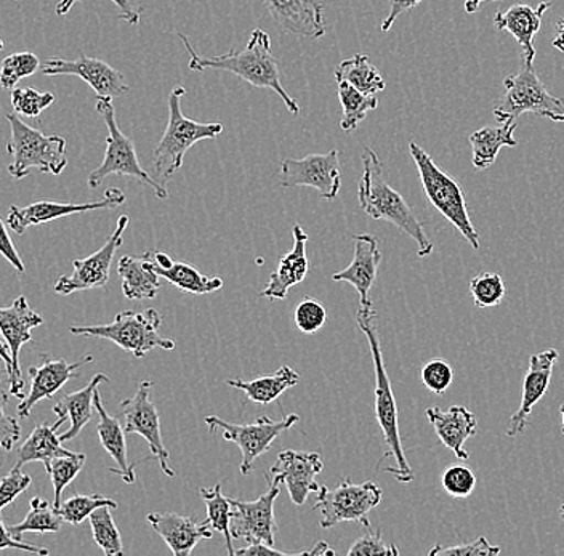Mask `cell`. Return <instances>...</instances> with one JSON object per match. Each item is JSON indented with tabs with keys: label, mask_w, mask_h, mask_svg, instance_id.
<instances>
[{
	"label": "cell",
	"mask_w": 564,
	"mask_h": 556,
	"mask_svg": "<svg viewBox=\"0 0 564 556\" xmlns=\"http://www.w3.org/2000/svg\"><path fill=\"white\" fill-rule=\"evenodd\" d=\"M178 37L189 55V72L203 73L206 69H217V72L235 74L253 87L276 91L289 112L294 116L300 115L297 101L282 87L278 62L271 52L270 34L264 33L263 30L252 31L245 51H231L220 56H200L194 51L192 42L185 34H178Z\"/></svg>",
	"instance_id": "6da1fadb"
},
{
	"label": "cell",
	"mask_w": 564,
	"mask_h": 556,
	"mask_svg": "<svg viewBox=\"0 0 564 556\" xmlns=\"http://www.w3.org/2000/svg\"><path fill=\"white\" fill-rule=\"evenodd\" d=\"M358 200L361 209L373 220H386L400 228L417 244L419 257L433 252V242L425 233L421 218L405 203L403 196L388 185L386 168L376 151L362 148V177L359 179Z\"/></svg>",
	"instance_id": "7a4b0ae2"
},
{
	"label": "cell",
	"mask_w": 564,
	"mask_h": 556,
	"mask_svg": "<svg viewBox=\"0 0 564 556\" xmlns=\"http://www.w3.org/2000/svg\"><path fill=\"white\" fill-rule=\"evenodd\" d=\"M359 329L365 334L372 355L373 374H376V417L379 422L380 430L386 439V454L382 459H394L397 466L386 468L387 473L393 475L400 483H411L415 475L409 466L408 459L401 443L400 424H398V406L394 400L393 389H391L390 378L383 362L382 347H380L379 332H377V313L373 306L359 308L358 318Z\"/></svg>",
	"instance_id": "3957f363"
},
{
	"label": "cell",
	"mask_w": 564,
	"mask_h": 556,
	"mask_svg": "<svg viewBox=\"0 0 564 556\" xmlns=\"http://www.w3.org/2000/svg\"><path fill=\"white\" fill-rule=\"evenodd\" d=\"M186 94L185 87H175L169 94V122L161 142L154 150V178L161 185L172 178L176 171L182 168L186 154L192 150L194 144L200 140L217 139L224 133V124L220 122H203L194 121V119L185 118L182 112L183 95Z\"/></svg>",
	"instance_id": "277c9868"
},
{
	"label": "cell",
	"mask_w": 564,
	"mask_h": 556,
	"mask_svg": "<svg viewBox=\"0 0 564 556\" xmlns=\"http://www.w3.org/2000/svg\"><path fill=\"white\" fill-rule=\"evenodd\" d=\"M409 153L417 167L426 199L438 210L441 216L457 228L458 233L467 239L468 244L475 251L479 249V235L471 224L460 183L453 175L444 172L417 143H409Z\"/></svg>",
	"instance_id": "5b68a950"
},
{
	"label": "cell",
	"mask_w": 564,
	"mask_h": 556,
	"mask_svg": "<svg viewBox=\"0 0 564 556\" xmlns=\"http://www.w3.org/2000/svg\"><path fill=\"white\" fill-rule=\"evenodd\" d=\"M10 124V142L7 151L12 164L7 167L13 178L21 179L37 168L42 174L59 175L68 165L66 140L59 135H44L37 129L24 124L17 115L7 112Z\"/></svg>",
	"instance_id": "8992f818"
},
{
	"label": "cell",
	"mask_w": 564,
	"mask_h": 556,
	"mask_svg": "<svg viewBox=\"0 0 564 556\" xmlns=\"http://www.w3.org/2000/svg\"><path fill=\"white\" fill-rule=\"evenodd\" d=\"M531 59L521 55L520 68L503 80L506 94L494 108L497 122L517 121L521 115L541 116L553 122H564V100L546 90Z\"/></svg>",
	"instance_id": "52a82bcc"
},
{
	"label": "cell",
	"mask_w": 564,
	"mask_h": 556,
	"mask_svg": "<svg viewBox=\"0 0 564 556\" xmlns=\"http://www.w3.org/2000/svg\"><path fill=\"white\" fill-rule=\"evenodd\" d=\"M162 316L158 309L148 308L144 312L119 313L115 321L98 324V326H70L69 332L74 336L95 337L115 341L119 348L135 358H143L150 351L175 350L176 344L172 339L159 336Z\"/></svg>",
	"instance_id": "ba28073f"
},
{
	"label": "cell",
	"mask_w": 564,
	"mask_h": 556,
	"mask_svg": "<svg viewBox=\"0 0 564 556\" xmlns=\"http://www.w3.org/2000/svg\"><path fill=\"white\" fill-rule=\"evenodd\" d=\"M95 107L108 129V139H106L104 162L88 175V186L95 189L109 175H122V177L127 175V177L140 179L144 185L151 186L159 199H167V188L161 185L156 178L151 177L150 172L141 167L139 157H137L135 143L119 129L111 98L97 97Z\"/></svg>",
	"instance_id": "9c48e42d"
},
{
	"label": "cell",
	"mask_w": 564,
	"mask_h": 556,
	"mask_svg": "<svg viewBox=\"0 0 564 556\" xmlns=\"http://www.w3.org/2000/svg\"><path fill=\"white\" fill-rule=\"evenodd\" d=\"M382 501V489L372 481L356 484L350 478H341L337 488L319 486L315 510H319V526L330 530L345 521H356L370 530L369 513Z\"/></svg>",
	"instance_id": "30bf717a"
},
{
	"label": "cell",
	"mask_w": 564,
	"mask_h": 556,
	"mask_svg": "<svg viewBox=\"0 0 564 556\" xmlns=\"http://www.w3.org/2000/svg\"><path fill=\"white\" fill-rule=\"evenodd\" d=\"M299 421L300 415L297 414L285 415L282 421H273V418L262 415L253 424H231L217 415H207L206 417L210 433L221 432L227 441L238 446L241 450L242 460L239 470L245 477L252 473L256 460L271 449V445L276 441L278 436L291 430L295 424H299Z\"/></svg>",
	"instance_id": "8fae6325"
},
{
	"label": "cell",
	"mask_w": 564,
	"mask_h": 556,
	"mask_svg": "<svg viewBox=\"0 0 564 556\" xmlns=\"http://www.w3.org/2000/svg\"><path fill=\"white\" fill-rule=\"evenodd\" d=\"M153 380H141L137 386L135 395L121 403V415L123 418V430L137 433L148 443L151 457L156 459L162 471L169 478H175V470L171 467V453L164 446L161 435V415L158 407L151 401Z\"/></svg>",
	"instance_id": "7c38bea8"
},
{
	"label": "cell",
	"mask_w": 564,
	"mask_h": 556,
	"mask_svg": "<svg viewBox=\"0 0 564 556\" xmlns=\"http://www.w3.org/2000/svg\"><path fill=\"white\" fill-rule=\"evenodd\" d=\"M341 167L338 150L326 154H310L302 160L281 162L280 186H310L317 189L321 198L334 200L340 192Z\"/></svg>",
	"instance_id": "4fadbf2b"
},
{
	"label": "cell",
	"mask_w": 564,
	"mask_h": 556,
	"mask_svg": "<svg viewBox=\"0 0 564 556\" xmlns=\"http://www.w3.org/2000/svg\"><path fill=\"white\" fill-rule=\"evenodd\" d=\"M281 483L270 480V489L257 501L231 502V536L242 538L246 544L274 545L278 524L274 519V502L280 498Z\"/></svg>",
	"instance_id": "5bb4252c"
},
{
	"label": "cell",
	"mask_w": 564,
	"mask_h": 556,
	"mask_svg": "<svg viewBox=\"0 0 564 556\" xmlns=\"http://www.w3.org/2000/svg\"><path fill=\"white\" fill-rule=\"evenodd\" d=\"M127 227H129V217H119L115 233L109 236L104 248L98 249L87 259L73 260V274L59 277L53 286V291L59 295H69L74 292L105 287L109 281L112 260L122 246Z\"/></svg>",
	"instance_id": "9a60e30c"
},
{
	"label": "cell",
	"mask_w": 564,
	"mask_h": 556,
	"mask_svg": "<svg viewBox=\"0 0 564 556\" xmlns=\"http://www.w3.org/2000/svg\"><path fill=\"white\" fill-rule=\"evenodd\" d=\"M126 203V195L122 189H106L104 198L95 203H52V200H39L26 207L10 206L7 225L15 235H23L28 228L35 225L51 224L62 217L74 216V214H86L91 210L116 209Z\"/></svg>",
	"instance_id": "2e32d148"
},
{
	"label": "cell",
	"mask_w": 564,
	"mask_h": 556,
	"mask_svg": "<svg viewBox=\"0 0 564 556\" xmlns=\"http://www.w3.org/2000/svg\"><path fill=\"white\" fill-rule=\"evenodd\" d=\"M44 318L31 308L26 297H18L9 308H0V334L9 347L13 359L12 372L7 375L9 379V393L18 400H24V380L21 375L20 351L23 345L33 341V329L41 326Z\"/></svg>",
	"instance_id": "e0dca14e"
},
{
	"label": "cell",
	"mask_w": 564,
	"mask_h": 556,
	"mask_svg": "<svg viewBox=\"0 0 564 556\" xmlns=\"http://www.w3.org/2000/svg\"><path fill=\"white\" fill-rule=\"evenodd\" d=\"M45 76H77L86 80L97 97L118 98L129 94L126 77L118 69L109 66L104 59L91 58L80 54L76 59L55 58L47 59L42 66Z\"/></svg>",
	"instance_id": "ac0fdd59"
},
{
	"label": "cell",
	"mask_w": 564,
	"mask_h": 556,
	"mask_svg": "<svg viewBox=\"0 0 564 556\" xmlns=\"http://www.w3.org/2000/svg\"><path fill=\"white\" fill-rule=\"evenodd\" d=\"M324 462L317 453L305 450H282L271 467V480L284 484L294 505L302 506L310 494L317 492V475L323 471Z\"/></svg>",
	"instance_id": "d6986e66"
},
{
	"label": "cell",
	"mask_w": 564,
	"mask_h": 556,
	"mask_svg": "<svg viewBox=\"0 0 564 556\" xmlns=\"http://www.w3.org/2000/svg\"><path fill=\"white\" fill-rule=\"evenodd\" d=\"M94 361L91 355L80 358L79 361L68 362L66 359H53L42 355V364L31 366L28 374L31 378L30 393L18 404V415L21 418L30 417L35 406L42 400H52L70 379L76 378L83 366Z\"/></svg>",
	"instance_id": "ffe728a7"
},
{
	"label": "cell",
	"mask_w": 564,
	"mask_h": 556,
	"mask_svg": "<svg viewBox=\"0 0 564 556\" xmlns=\"http://www.w3.org/2000/svg\"><path fill=\"white\" fill-rule=\"evenodd\" d=\"M560 353L555 348L541 351V353H534L529 358V368L527 375H524L520 407H518L517 413L511 415L509 430H507L509 438H517V436L523 435L527 432L535 404L549 392L553 368H555Z\"/></svg>",
	"instance_id": "44dd1931"
},
{
	"label": "cell",
	"mask_w": 564,
	"mask_h": 556,
	"mask_svg": "<svg viewBox=\"0 0 564 556\" xmlns=\"http://www.w3.org/2000/svg\"><path fill=\"white\" fill-rule=\"evenodd\" d=\"M263 6L282 33L302 39H321L326 34L319 0H263Z\"/></svg>",
	"instance_id": "7402d4cb"
},
{
	"label": "cell",
	"mask_w": 564,
	"mask_h": 556,
	"mask_svg": "<svg viewBox=\"0 0 564 556\" xmlns=\"http://www.w3.org/2000/svg\"><path fill=\"white\" fill-rule=\"evenodd\" d=\"M148 523L171 548L172 555L189 556L200 541L214 536L209 521H196L176 513H148Z\"/></svg>",
	"instance_id": "603a6c76"
},
{
	"label": "cell",
	"mask_w": 564,
	"mask_h": 556,
	"mask_svg": "<svg viewBox=\"0 0 564 556\" xmlns=\"http://www.w3.org/2000/svg\"><path fill=\"white\" fill-rule=\"evenodd\" d=\"M380 262H382V252H380L376 236L356 235L355 255H352L350 266L334 273L333 280L338 283L344 281V283L351 284L359 294L362 308H368V306H372L369 294L373 281H376Z\"/></svg>",
	"instance_id": "cb8c5ba5"
},
{
	"label": "cell",
	"mask_w": 564,
	"mask_h": 556,
	"mask_svg": "<svg viewBox=\"0 0 564 556\" xmlns=\"http://www.w3.org/2000/svg\"><path fill=\"white\" fill-rule=\"evenodd\" d=\"M292 235H294V248L282 257L276 271L271 273L267 287L260 292V297H267L270 301H285L289 291L305 281L310 270L308 257H306L308 235L299 224L294 225Z\"/></svg>",
	"instance_id": "d4e9b609"
},
{
	"label": "cell",
	"mask_w": 564,
	"mask_h": 556,
	"mask_svg": "<svg viewBox=\"0 0 564 556\" xmlns=\"http://www.w3.org/2000/svg\"><path fill=\"white\" fill-rule=\"evenodd\" d=\"M426 418L435 428L440 441L447 449L453 450L457 459H470V453L465 449V443L478 433V421H476L474 413H470L467 407L456 404L447 411L440 410V407H429Z\"/></svg>",
	"instance_id": "484cf974"
},
{
	"label": "cell",
	"mask_w": 564,
	"mask_h": 556,
	"mask_svg": "<svg viewBox=\"0 0 564 556\" xmlns=\"http://www.w3.org/2000/svg\"><path fill=\"white\" fill-rule=\"evenodd\" d=\"M550 6L552 3L542 2L539 3V7L532 9L527 3H517V6L503 10V12H497L494 17V26L517 39L521 51H523L521 55L534 62V37L541 31L542 17L550 9Z\"/></svg>",
	"instance_id": "4316f807"
},
{
	"label": "cell",
	"mask_w": 564,
	"mask_h": 556,
	"mask_svg": "<svg viewBox=\"0 0 564 556\" xmlns=\"http://www.w3.org/2000/svg\"><path fill=\"white\" fill-rule=\"evenodd\" d=\"M148 266L156 271L159 277H164L169 283L174 284L176 288L189 294H210V292L220 291L224 287L221 277H207L200 271L188 265V263L176 262L164 252H144Z\"/></svg>",
	"instance_id": "83f0119b"
},
{
	"label": "cell",
	"mask_w": 564,
	"mask_h": 556,
	"mask_svg": "<svg viewBox=\"0 0 564 556\" xmlns=\"http://www.w3.org/2000/svg\"><path fill=\"white\" fill-rule=\"evenodd\" d=\"M95 411L98 413V438L106 453L112 457L118 468H111V473L119 475L123 483H135V464H130L127 459L126 430L119 418L112 417L105 410L101 403L100 392H95L94 396Z\"/></svg>",
	"instance_id": "f1b7e54d"
},
{
	"label": "cell",
	"mask_w": 564,
	"mask_h": 556,
	"mask_svg": "<svg viewBox=\"0 0 564 556\" xmlns=\"http://www.w3.org/2000/svg\"><path fill=\"white\" fill-rule=\"evenodd\" d=\"M105 382H109L108 375L97 374L83 390H77V392L59 397V400L53 404V413L58 415V417L66 418L70 424L68 432L59 435L62 443L73 441V439L83 432V428L86 427L88 422L91 421L95 407V392H97L98 385Z\"/></svg>",
	"instance_id": "f546056e"
},
{
	"label": "cell",
	"mask_w": 564,
	"mask_h": 556,
	"mask_svg": "<svg viewBox=\"0 0 564 556\" xmlns=\"http://www.w3.org/2000/svg\"><path fill=\"white\" fill-rule=\"evenodd\" d=\"M299 372H295L291 366H282L278 371L271 372V374L259 375L257 379L228 380L227 385L245 392L247 400L252 401V403L267 406V404H271L273 401H276L278 397L284 395L288 390L299 385Z\"/></svg>",
	"instance_id": "4dcf8cb0"
},
{
	"label": "cell",
	"mask_w": 564,
	"mask_h": 556,
	"mask_svg": "<svg viewBox=\"0 0 564 556\" xmlns=\"http://www.w3.org/2000/svg\"><path fill=\"white\" fill-rule=\"evenodd\" d=\"M517 121L499 122V126H486L470 135L471 162L478 171L491 167L502 148L518 146L514 139Z\"/></svg>",
	"instance_id": "1f68e13d"
},
{
	"label": "cell",
	"mask_w": 564,
	"mask_h": 556,
	"mask_svg": "<svg viewBox=\"0 0 564 556\" xmlns=\"http://www.w3.org/2000/svg\"><path fill=\"white\" fill-rule=\"evenodd\" d=\"M118 273L122 280V294L127 301H148L158 295L161 277L148 266L143 255H126L119 260Z\"/></svg>",
	"instance_id": "d6a6232c"
},
{
	"label": "cell",
	"mask_w": 564,
	"mask_h": 556,
	"mask_svg": "<svg viewBox=\"0 0 564 556\" xmlns=\"http://www.w3.org/2000/svg\"><path fill=\"white\" fill-rule=\"evenodd\" d=\"M66 418L59 417L53 425H35L26 441L18 448L15 467L23 468L30 462H48L56 456L69 454L63 448L58 436V428L65 424Z\"/></svg>",
	"instance_id": "836d02e7"
},
{
	"label": "cell",
	"mask_w": 564,
	"mask_h": 556,
	"mask_svg": "<svg viewBox=\"0 0 564 556\" xmlns=\"http://www.w3.org/2000/svg\"><path fill=\"white\" fill-rule=\"evenodd\" d=\"M335 80H345L365 95H377L387 87L382 74L365 54H356L344 59L335 69Z\"/></svg>",
	"instance_id": "e575fe53"
},
{
	"label": "cell",
	"mask_w": 564,
	"mask_h": 556,
	"mask_svg": "<svg viewBox=\"0 0 564 556\" xmlns=\"http://www.w3.org/2000/svg\"><path fill=\"white\" fill-rule=\"evenodd\" d=\"M338 101L344 109L340 127L345 133L355 132L359 124L365 121L368 112L379 107L376 95H365L356 90L345 80H337Z\"/></svg>",
	"instance_id": "d590c367"
},
{
	"label": "cell",
	"mask_w": 564,
	"mask_h": 556,
	"mask_svg": "<svg viewBox=\"0 0 564 556\" xmlns=\"http://www.w3.org/2000/svg\"><path fill=\"white\" fill-rule=\"evenodd\" d=\"M63 523H65V520L59 515V510L55 505L44 501V499L34 498L31 501L30 513L24 516L21 523L9 526V531L13 537L21 541L23 534L26 533H58L62 530Z\"/></svg>",
	"instance_id": "8d00e7d4"
},
{
	"label": "cell",
	"mask_w": 564,
	"mask_h": 556,
	"mask_svg": "<svg viewBox=\"0 0 564 556\" xmlns=\"http://www.w3.org/2000/svg\"><path fill=\"white\" fill-rule=\"evenodd\" d=\"M200 499L206 502L207 506V521L212 530L218 531L224 534L225 542H227V550L229 556H235V548H232L231 536V502L228 498L221 494V483L212 486V488L199 489Z\"/></svg>",
	"instance_id": "74e56055"
},
{
	"label": "cell",
	"mask_w": 564,
	"mask_h": 556,
	"mask_svg": "<svg viewBox=\"0 0 564 556\" xmlns=\"http://www.w3.org/2000/svg\"><path fill=\"white\" fill-rule=\"evenodd\" d=\"M86 454L73 453V450H70L69 454L53 457V459L44 464L45 470H47L48 477H51L52 480L53 492H55V502H53V505H55L56 509L62 505L63 491L76 480L77 475H79L84 466H86Z\"/></svg>",
	"instance_id": "f35d334b"
},
{
	"label": "cell",
	"mask_w": 564,
	"mask_h": 556,
	"mask_svg": "<svg viewBox=\"0 0 564 556\" xmlns=\"http://www.w3.org/2000/svg\"><path fill=\"white\" fill-rule=\"evenodd\" d=\"M112 506H100L90 515L91 534L95 544L104 550L106 556H118L123 554L122 537L116 521L112 519Z\"/></svg>",
	"instance_id": "ab89813d"
},
{
	"label": "cell",
	"mask_w": 564,
	"mask_h": 556,
	"mask_svg": "<svg viewBox=\"0 0 564 556\" xmlns=\"http://www.w3.org/2000/svg\"><path fill=\"white\" fill-rule=\"evenodd\" d=\"M41 68V59L33 52H18L3 59L0 65V87L13 90L21 79L33 76Z\"/></svg>",
	"instance_id": "60d3db41"
},
{
	"label": "cell",
	"mask_w": 564,
	"mask_h": 556,
	"mask_svg": "<svg viewBox=\"0 0 564 556\" xmlns=\"http://www.w3.org/2000/svg\"><path fill=\"white\" fill-rule=\"evenodd\" d=\"M105 505L112 506V509H118V503L112 501V499L105 498V495L77 494L68 499V501L62 502V505L58 506V510L59 515L63 516V520H65L66 523L74 524V526H79L80 523H84V521L90 519V515L95 512V510Z\"/></svg>",
	"instance_id": "b9f144b4"
},
{
	"label": "cell",
	"mask_w": 564,
	"mask_h": 556,
	"mask_svg": "<svg viewBox=\"0 0 564 556\" xmlns=\"http://www.w3.org/2000/svg\"><path fill=\"white\" fill-rule=\"evenodd\" d=\"M506 292V283L497 273H479L470 281V294L478 308H492L502 304Z\"/></svg>",
	"instance_id": "7bdbcfd3"
},
{
	"label": "cell",
	"mask_w": 564,
	"mask_h": 556,
	"mask_svg": "<svg viewBox=\"0 0 564 556\" xmlns=\"http://www.w3.org/2000/svg\"><path fill=\"white\" fill-rule=\"evenodd\" d=\"M12 107L17 115L24 118H39L45 109L51 108L55 103V95L51 91H37L26 87V89H13L10 95Z\"/></svg>",
	"instance_id": "ee69618b"
},
{
	"label": "cell",
	"mask_w": 564,
	"mask_h": 556,
	"mask_svg": "<svg viewBox=\"0 0 564 556\" xmlns=\"http://www.w3.org/2000/svg\"><path fill=\"white\" fill-rule=\"evenodd\" d=\"M441 484L451 498L465 499L475 491L476 475L470 467L456 464V466H449L444 470Z\"/></svg>",
	"instance_id": "f6af8a7d"
},
{
	"label": "cell",
	"mask_w": 564,
	"mask_h": 556,
	"mask_svg": "<svg viewBox=\"0 0 564 556\" xmlns=\"http://www.w3.org/2000/svg\"><path fill=\"white\" fill-rule=\"evenodd\" d=\"M421 378L423 385L435 393V395H444L453 385L454 369L446 359L435 358L425 362L422 368Z\"/></svg>",
	"instance_id": "bcb514c9"
},
{
	"label": "cell",
	"mask_w": 564,
	"mask_h": 556,
	"mask_svg": "<svg viewBox=\"0 0 564 556\" xmlns=\"http://www.w3.org/2000/svg\"><path fill=\"white\" fill-rule=\"evenodd\" d=\"M326 321V306L316 301V298L303 297V301L295 308V324H297L299 330L302 334L312 336V334L323 329Z\"/></svg>",
	"instance_id": "7dc6e473"
},
{
	"label": "cell",
	"mask_w": 564,
	"mask_h": 556,
	"mask_svg": "<svg viewBox=\"0 0 564 556\" xmlns=\"http://www.w3.org/2000/svg\"><path fill=\"white\" fill-rule=\"evenodd\" d=\"M6 375L0 371V448L12 450L17 441H20L21 427L15 417L6 413L7 403H9V392L3 389Z\"/></svg>",
	"instance_id": "c3c4849f"
},
{
	"label": "cell",
	"mask_w": 564,
	"mask_h": 556,
	"mask_svg": "<svg viewBox=\"0 0 564 556\" xmlns=\"http://www.w3.org/2000/svg\"><path fill=\"white\" fill-rule=\"evenodd\" d=\"M33 478L23 473L20 467H13L6 477L0 480V512L13 502L30 488Z\"/></svg>",
	"instance_id": "681fc988"
},
{
	"label": "cell",
	"mask_w": 564,
	"mask_h": 556,
	"mask_svg": "<svg viewBox=\"0 0 564 556\" xmlns=\"http://www.w3.org/2000/svg\"><path fill=\"white\" fill-rule=\"evenodd\" d=\"M350 556H369V555H400L394 545L387 544L382 538L380 531H373L372 527L351 545L348 550Z\"/></svg>",
	"instance_id": "f907efd6"
},
{
	"label": "cell",
	"mask_w": 564,
	"mask_h": 556,
	"mask_svg": "<svg viewBox=\"0 0 564 556\" xmlns=\"http://www.w3.org/2000/svg\"><path fill=\"white\" fill-rule=\"evenodd\" d=\"M500 547L492 545L486 537H478L468 544L453 545V547H441L436 545L430 550V556L447 555V556H497L500 555Z\"/></svg>",
	"instance_id": "816d5d0a"
},
{
	"label": "cell",
	"mask_w": 564,
	"mask_h": 556,
	"mask_svg": "<svg viewBox=\"0 0 564 556\" xmlns=\"http://www.w3.org/2000/svg\"><path fill=\"white\" fill-rule=\"evenodd\" d=\"M79 2H86V0H59L55 9L56 15H68L70 9ZM109 2L115 3V6L121 10L119 19H122L126 23L132 24V26H139L141 10H137L135 7L130 3V0H109Z\"/></svg>",
	"instance_id": "f5cc1de1"
},
{
	"label": "cell",
	"mask_w": 564,
	"mask_h": 556,
	"mask_svg": "<svg viewBox=\"0 0 564 556\" xmlns=\"http://www.w3.org/2000/svg\"><path fill=\"white\" fill-rule=\"evenodd\" d=\"M0 255H2L18 273H24V270H26L24 269L23 259H21L20 253H18L2 218H0Z\"/></svg>",
	"instance_id": "db71d44e"
},
{
	"label": "cell",
	"mask_w": 564,
	"mask_h": 556,
	"mask_svg": "<svg viewBox=\"0 0 564 556\" xmlns=\"http://www.w3.org/2000/svg\"><path fill=\"white\" fill-rule=\"evenodd\" d=\"M7 548H15V550L41 556L51 554L47 548L34 547V545L24 544L20 538L13 537L0 516V552L7 550Z\"/></svg>",
	"instance_id": "11a10c76"
},
{
	"label": "cell",
	"mask_w": 564,
	"mask_h": 556,
	"mask_svg": "<svg viewBox=\"0 0 564 556\" xmlns=\"http://www.w3.org/2000/svg\"><path fill=\"white\" fill-rule=\"evenodd\" d=\"M308 556V550L302 552H284L280 550V548L274 547V545L268 544H247L245 548H238L235 552V556Z\"/></svg>",
	"instance_id": "9f6ffc18"
},
{
	"label": "cell",
	"mask_w": 564,
	"mask_h": 556,
	"mask_svg": "<svg viewBox=\"0 0 564 556\" xmlns=\"http://www.w3.org/2000/svg\"><path fill=\"white\" fill-rule=\"evenodd\" d=\"M422 2L423 0H390V12H388L387 19L383 20L382 33H388L391 26H393L394 21L400 19L403 13L409 12V10L415 9Z\"/></svg>",
	"instance_id": "6f0895ef"
},
{
	"label": "cell",
	"mask_w": 564,
	"mask_h": 556,
	"mask_svg": "<svg viewBox=\"0 0 564 556\" xmlns=\"http://www.w3.org/2000/svg\"><path fill=\"white\" fill-rule=\"evenodd\" d=\"M0 359H2L3 364H6V374L9 375L10 372H12L13 359L12 355H10L9 347H7V344H2V340H0Z\"/></svg>",
	"instance_id": "680465c9"
},
{
	"label": "cell",
	"mask_w": 564,
	"mask_h": 556,
	"mask_svg": "<svg viewBox=\"0 0 564 556\" xmlns=\"http://www.w3.org/2000/svg\"><path fill=\"white\" fill-rule=\"evenodd\" d=\"M323 555H335V550L329 547V544L324 541L317 542L312 550H308V556H323Z\"/></svg>",
	"instance_id": "91938a15"
},
{
	"label": "cell",
	"mask_w": 564,
	"mask_h": 556,
	"mask_svg": "<svg viewBox=\"0 0 564 556\" xmlns=\"http://www.w3.org/2000/svg\"><path fill=\"white\" fill-rule=\"evenodd\" d=\"M556 37L553 39V47L558 48L560 52H563L564 54V19L558 20V23H556Z\"/></svg>",
	"instance_id": "94428289"
},
{
	"label": "cell",
	"mask_w": 564,
	"mask_h": 556,
	"mask_svg": "<svg viewBox=\"0 0 564 556\" xmlns=\"http://www.w3.org/2000/svg\"><path fill=\"white\" fill-rule=\"evenodd\" d=\"M482 2H497V0H465L464 9L467 13H476Z\"/></svg>",
	"instance_id": "6125c7cd"
},
{
	"label": "cell",
	"mask_w": 564,
	"mask_h": 556,
	"mask_svg": "<svg viewBox=\"0 0 564 556\" xmlns=\"http://www.w3.org/2000/svg\"><path fill=\"white\" fill-rule=\"evenodd\" d=\"M560 415H562V432L564 435V404H562V406H560Z\"/></svg>",
	"instance_id": "be15d7a7"
},
{
	"label": "cell",
	"mask_w": 564,
	"mask_h": 556,
	"mask_svg": "<svg viewBox=\"0 0 564 556\" xmlns=\"http://www.w3.org/2000/svg\"><path fill=\"white\" fill-rule=\"evenodd\" d=\"M3 48H6V42H3L2 39H0V52H2Z\"/></svg>",
	"instance_id": "e7e4bbea"
},
{
	"label": "cell",
	"mask_w": 564,
	"mask_h": 556,
	"mask_svg": "<svg viewBox=\"0 0 564 556\" xmlns=\"http://www.w3.org/2000/svg\"><path fill=\"white\" fill-rule=\"evenodd\" d=\"M560 516H562V520L564 521V503L562 505V509H560Z\"/></svg>",
	"instance_id": "03108f58"
}]
</instances>
